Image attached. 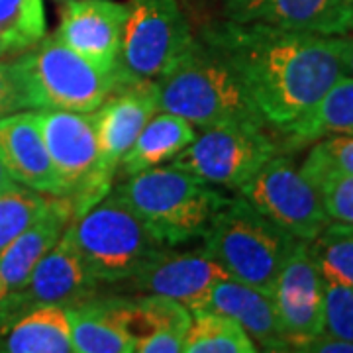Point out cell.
Segmentation results:
<instances>
[{"instance_id":"484cf974","label":"cell","mask_w":353,"mask_h":353,"mask_svg":"<svg viewBox=\"0 0 353 353\" xmlns=\"http://www.w3.org/2000/svg\"><path fill=\"white\" fill-rule=\"evenodd\" d=\"M308 252L324 281L353 287V226L330 222L314 240Z\"/></svg>"},{"instance_id":"44dd1931","label":"cell","mask_w":353,"mask_h":353,"mask_svg":"<svg viewBox=\"0 0 353 353\" xmlns=\"http://www.w3.org/2000/svg\"><path fill=\"white\" fill-rule=\"evenodd\" d=\"M199 136V130L176 114L157 110L141 128L136 141L120 161L118 173L122 179L138 175L165 161H171Z\"/></svg>"},{"instance_id":"9a60e30c","label":"cell","mask_w":353,"mask_h":353,"mask_svg":"<svg viewBox=\"0 0 353 353\" xmlns=\"http://www.w3.org/2000/svg\"><path fill=\"white\" fill-rule=\"evenodd\" d=\"M228 271L206 250L176 253L161 248L128 279V287L139 294H157L194 306Z\"/></svg>"},{"instance_id":"7c38bea8","label":"cell","mask_w":353,"mask_h":353,"mask_svg":"<svg viewBox=\"0 0 353 353\" xmlns=\"http://www.w3.org/2000/svg\"><path fill=\"white\" fill-rule=\"evenodd\" d=\"M279 328L290 352L324 332V279L308 252V241L296 240L279 271L271 292Z\"/></svg>"},{"instance_id":"d590c367","label":"cell","mask_w":353,"mask_h":353,"mask_svg":"<svg viewBox=\"0 0 353 353\" xmlns=\"http://www.w3.org/2000/svg\"><path fill=\"white\" fill-rule=\"evenodd\" d=\"M4 299H6V296H4V294H2V290H0V304H2V301H4Z\"/></svg>"},{"instance_id":"d6a6232c","label":"cell","mask_w":353,"mask_h":353,"mask_svg":"<svg viewBox=\"0 0 353 353\" xmlns=\"http://www.w3.org/2000/svg\"><path fill=\"white\" fill-rule=\"evenodd\" d=\"M338 43H340V53L343 67H345V75L353 77V36H338Z\"/></svg>"},{"instance_id":"d6986e66","label":"cell","mask_w":353,"mask_h":353,"mask_svg":"<svg viewBox=\"0 0 353 353\" xmlns=\"http://www.w3.org/2000/svg\"><path fill=\"white\" fill-rule=\"evenodd\" d=\"M0 352L75 353L63 304H32L0 312Z\"/></svg>"},{"instance_id":"e575fe53","label":"cell","mask_w":353,"mask_h":353,"mask_svg":"<svg viewBox=\"0 0 353 353\" xmlns=\"http://www.w3.org/2000/svg\"><path fill=\"white\" fill-rule=\"evenodd\" d=\"M241 2H245V0H226V12L234 10L236 6H240Z\"/></svg>"},{"instance_id":"4dcf8cb0","label":"cell","mask_w":353,"mask_h":353,"mask_svg":"<svg viewBox=\"0 0 353 353\" xmlns=\"http://www.w3.org/2000/svg\"><path fill=\"white\" fill-rule=\"evenodd\" d=\"M30 110L20 73L14 61H0V118Z\"/></svg>"},{"instance_id":"4316f807","label":"cell","mask_w":353,"mask_h":353,"mask_svg":"<svg viewBox=\"0 0 353 353\" xmlns=\"http://www.w3.org/2000/svg\"><path fill=\"white\" fill-rule=\"evenodd\" d=\"M53 196L28 187H14L0 194V252L32 226L50 208Z\"/></svg>"},{"instance_id":"6da1fadb","label":"cell","mask_w":353,"mask_h":353,"mask_svg":"<svg viewBox=\"0 0 353 353\" xmlns=\"http://www.w3.org/2000/svg\"><path fill=\"white\" fill-rule=\"evenodd\" d=\"M202 36L226 53L255 110L281 139L345 75L338 36L232 18Z\"/></svg>"},{"instance_id":"603a6c76","label":"cell","mask_w":353,"mask_h":353,"mask_svg":"<svg viewBox=\"0 0 353 353\" xmlns=\"http://www.w3.org/2000/svg\"><path fill=\"white\" fill-rule=\"evenodd\" d=\"M328 136H353V77L343 75L312 110L283 136L285 150L314 143Z\"/></svg>"},{"instance_id":"8992f818","label":"cell","mask_w":353,"mask_h":353,"mask_svg":"<svg viewBox=\"0 0 353 353\" xmlns=\"http://www.w3.org/2000/svg\"><path fill=\"white\" fill-rule=\"evenodd\" d=\"M69 230L101 285L124 283L145 259L165 248L114 190L85 214L73 218Z\"/></svg>"},{"instance_id":"30bf717a","label":"cell","mask_w":353,"mask_h":353,"mask_svg":"<svg viewBox=\"0 0 353 353\" xmlns=\"http://www.w3.org/2000/svg\"><path fill=\"white\" fill-rule=\"evenodd\" d=\"M39 130L59 176L63 199L73 206V218L101 201L97 196L99 134L94 112L38 110Z\"/></svg>"},{"instance_id":"e0dca14e","label":"cell","mask_w":353,"mask_h":353,"mask_svg":"<svg viewBox=\"0 0 353 353\" xmlns=\"http://www.w3.org/2000/svg\"><path fill=\"white\" fill-rule=\"evenodd\" d=\"M226 18L318 36H347L353 32V0H245Z\"/></svg>"},{"instance_id":"2e32d148","label":"cell","mask_w":353,"mask_h":353,"mask_svg":"<svg viewBox=\"0 0 353 353\" xmlns=\"http://www.w3.org/2000/svg\"><path fill=\"white\" fill-rule=\"evenodd\" d=\"M0 157L18 185L63 199L36 112L20 110L0 118Z\"/></svg>"},{"instance_id":"ba28073f","label":"cell","mask_w":353,"mask_h":353,"mask_svg":"<svg viewBox=\"0 0 353 353\" xmlns=\"http://www.w3.org/2000/svg\"><path fill=\"white\" fill-rule=\"evenodd\" d=\"M194 41L179 0H130L120 51L128 81H157Z\"/></svg>"},{"instance_id":"ac0fdd59","label":"cell","mask_w":353,"mask_h":353,"mask_svg":"<svg viewBox=\"0 0 353 353\" xmlns=\"http://www.w3.org/2000/svg\"><path fill=\"white\" fill-rule=\"evenodd\" d=\"M189 310H212L234 318L263 352H290L279 328L271 294L238 279H222Z\"/></svg>"},{"instance_id":"277c9868","label":"cell","mask_w":353,"mask_h":353,"mask_svg":"<svg viewBox=\"0 0 353 353\" xmlns=\"http://www.w3.org/2000/svg\"><path fill=\"white\" fill-rule=\"evenodd\" d=\"M204 250L232 279L273 292L296 238L265 218L245 199H228L202 236Z\"/></svg>"},{"instance_id":"52a82bcc","label":"cell","mask_w":353,"mask_h":353,"mask_svg":"<svg viewBox=\"0 0 353 353\" xmlns=\"http://www.w3.org/2000/svg\"><path fill=\"white\" fill-rule=\"evenodd\" d=\"M267 126L218 124L201 130L181 153L169 161L181 171L199 176L212 187L238 190L273 155L283 153L285 143Z\"/></svg>"},{"instance_id":"d4e9b609","label":"cell","mask_w":353,"mask_h":353,"mask_svg":"<svg viewBox=\"0 0 353 353\" xmlns=\"http://www.w3.org/2000/svg\"><path fill=\"white\" fill-rule=\"evenodd\" d=\"M48 36L43 0H0V48L22 53Z\"/></svg>"},{"instance_id":"3957f363","label":"cell","mask_w":353,"mask_h":353,"mask_svg":"<svg viewBox=\"0 0 353 353\" xmlns=\"http://www.w3.org/2000/svg\"><path fill=\"white\" fill-rule=\"evenodd\" d=\"M112 190L165 248L202 238L228 202L212 185L173 165L128 176Z\"/></svg>"},{"instance_id":"ffe728a7","label":"cell","mask_w":353,"mask_h":353,"mask_svg":"<svg viewBox=\"0 0 353 353\" xmlns=\"http://www.w3.org/2000/svg\"><path fill=\"white\" fill-rule=\"evenodd\" d=\"M71 220V202L53 196L50 208L0 252V290L4 296L24 289L36 265L59 241Z\"/></svg>"},{"instance_id":"f546056e","label":"cell","mask_w":353,"mask_h":353,"mask_svg":"<svg viewBox=\"0 0 353 353\" xmlns=\"http://www.w3.org/2000/svg\"><path fill=\"white\" fill-rule=\"evenodd\" d=\"M318 189L330 220L353 226V175L326 179Z\"/></svg>"},{"instance_id":"cb8c5ba5","label":"cell","mask_w":353,"mask_h":353,"mask_svg":"<svg viewBox=\"0 0 353 353\" xmlns=\"http://www.w3.org/2000/svg\"><path fill=\"white\" fill-rule=\"evenodd\" d=\"M192 322L183 343L185 353H255L252 336L226 314L212 310H190Z\"/></svg>"},{"instance_id":"9c48e42d","label":"cell","mask_w":353,"mask_h":353,"mask_svg":"<svg viewBox=\"0 0 353 353\" xmlns=\"http://www.w3.org/2000/svg\"><path fill=\"white\" fill-rule=\"evenodd\" d=\"M240 196L296 240L310 241L328 226L320 189L287 153L273 155L241 185Z\"/></svg>"},{"instance_id":"f1b7e54d","label":"cell","mask_w":353,"mask_h":353,"mask_svg":"<svg viewBox=\"0 0 353 353\" xmlns=\"http://www.w3.org/2000/svg\"><path fill=\"white\" fill-rule=\"evenodd\" d=\"M324 332L353 341V287L324 281Z\"/></svg>"},{"instance_id":"83f0119b","label":"cell","mask_w":353,"mask_h":353,"mask_svg":"<svg viewBox=\"0 0 353 353\" xmlns=\"http://www.w3.org/2000/svg\"><path fill=\"white\" fill-rule=\"evenodd\" d=\"M301 171L316 187L332 176L353 175V136H328L314 141Z\"/></svg>"},{"instance_id":"5bb4252c","label":"cell","mask_w":353,"mask_h":353,"mask_svg":"<svg viewBox=\"0 0 353 353\" xmlns=\"http://www.w3.org/2000/svg\"><path fill=\"white\" fill-rule=\"evenodd\" d=\"M128 4L114 0H65L53 34L102 71H122L120 51Z\"/></svg>"},{"instance_id":"7402d4cb","label":"cell","mask_w":353,"mask_h":353,"mask_svg":"<svg viewBox=\"0 0 353 353\" xmlns=\"http://www.w3.org/2000/svg\"><path fill=\"white\" fill-rule=\"evenodd\" d=\"M67 308L75 353L136 352V343L116 314L112 299H88Z\"/></svg>"},{"instance_id":"836d02e7","label":"cell","mask_w":353,"mask_h":353,"mask_svg":"<svg viewBox=\"0 0 353 353\" xmlns=\"http://www.w3.org/2000/svg\"><path fill=\"white\" fill-rule=\"evenodd\" d=\"M14 187H18V183L14 181V176L10 175V171L6 169V165H4L2 157H0V194L14 189Z\"/></svg>"},{"instance_id":"8fae6325","label":"cell","mask_w":353,"mask_h":353,"mask_svg":"<svg viewBox=\"0 0 353 353\" xmlns=\"http://www.w3.org/2000/svg\"><path fill=\"white\" fill-rule=\"evenodd\" d=\"M157 110L155 81H126L114 88L94 110L99 134V169L94 187L101 201L112 190L120 161Z\"/></svg>"},{"instance_id":"5b68a950","label":"cell","mask_w":353,"mask_h":353,"mask_svg":"<svg viewBox=\"0 0 353 353\" xmlns=\"http://www.w3.org/2000/svg\"><path fill=\"white\" fill-rule=\"evenodd\" d=\"M30 110L94 112L128 79L122 71H102L55 36H46L14 59Z\"/></svg>"},{"instance_id":"7a4b0ae2","label":"cell","mask_w":353,"mask_h":353,"mask_svg":"<svg viewBox=\"0 0 353 353\" xmlns=\"http://www.w3.org/2000/svg\"><path fill=\"white\" fill-rule=\"evenodd\" d=\"M155 85L159 110L185 118L196 130L232 122L267 126L226 53L206 36L194 38Z\"/></svg>"},{"instance_id":"1f68e13d","label":"cell","mask_w":353,"mask_h":353,"mask_svg":"<svg viewBox=\"0 0 353 353\" xmlns=\"http://www.w3.org/2000/svg\"><path fill=\"white\" fill-rule=\"evenodd\" d=\"M304 353H353V341L341 340L338 336H332L328 332L318 334L316 338L304 343L301 347Z\"/></svg>"},{"instance_id":"8d00e7d4","label":"cell","mask_w":353,"mask_h":353,"mask_svg":"<svg viewBox=\"0 0 353 353\" xmlns=\"http://www.w3.org/2000/svg\"><path fill=\"white\" fill-rule=\"evenodd\" d=\"M0 57H4V51H2V48H0Z\"/></svg>"},{"instance_id":"4fadbf2b","label":"cell","mask_w":353,"mask_h":353,"mask_svg":"<svg viewBox=\"0 0 353 353\" xmlns=\"http://www.w3.org/2000/svg\"><path fill=\"white\" fill-rule=\"evenodd\" d=\"M99 287L101 283L92 275L67 226L59 241L36 265L24 289L2 301L0 312L32 304L73 306L92 299Z\"/></svg>"}]
</instances>
